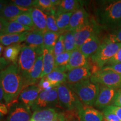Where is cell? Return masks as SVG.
Returning <instances> with one entry per match:
<instances>
[{"instance_id": "cell-17", "label": "cell", "mask_w": 121, "mask_h": 121, "mask_svg": "<svg viewBox=\"0 0 121 121\" xmlns=\"http://www.w3.org/2000/svg\"><path fill=\"white\" fill-rule=\"evenodd\" d=\"M86 66H90L87 61V58L85 57L78 49L73 50L71 52L69 61L66 66V70L69 71L72 69Z\"/></svg>"}, {"instance_id": "cell-19", "label": "cell", "mask_w": 121, "mask_h": 121, "mask_svg": "<svg viewBox=\"0 0 121 121\" xmlns=\"http://www.w3.org/2000/svg\"><path fill=\"white\" fill-rule=\"evenodd\" d=\"M31 15L35 30L43 33L47 31V15L43 11L36 7H33L31 10Z\"/></svg>"}, {"instance_id": "cell-46", "label": "cell", "mask_w": 121, "mask_h": 121, "mask_svg": "<svg viewBox=\"0 0 121 121\" xmlns=\"http://www.w3.org/2000/svg\"><path fill=\"white\" fill-rule=\"evenodd\" d=\"M8 22H9L6 19L0 16V33H1L4 31V28L7 26Z\"/></svg>"}, {"instance_id": "cell-40", "label": "cell", "mask_w": 121, "mask_h": 121, "mask_svg": "<svg viewBox=\"0 0 121 121\" xmlns=\"http://www.w3.org/2000/svg\"><path fill=\"white\" fill-rule=\"evenodd\" d=\"M103 70H108L116 73L121 74V63L107 65L101 69Z\"/></svg>"}, {"instance_id": "cell-2", "label": "cell", "mask_w": 121, "mask_h": 121, "mask_svg": "<svg viewBox=\"0 0 121 121\" xmlns=\"http://www.w3.org/2000/svg\"><path fill=\"white\" fill-rule=\"evenodd\" d=\"M95 15L96 22L102 29L113 31L121 28V0L102 1Z\"/></svg>"}, {"instance_id": "cell-22", "label": "cell", "mask_w": 121, "mask_h": 121, "mask_svg": "<svg viewBox=\"0 0 121 121\" xmlns=\"http://www.w3.org/2000/svg\"><path fill=\"white\" fill-rule=\"evenodd\" d=\"M66 67H59L54 68L51 73L45 76L47 79L49 80L54 87H57L60 84L66 83L67 73Z\"/></svg>"}, {"instance_id": "cell-20", "label": "cell", "mask_w": 121, "mask_h": 121, "mask_svg": "<svg viewBox=\"0 0 121 121\" xmlns=\"http://www.w3.org/2000/svg\"><path fill=\"white\" fill-rule=\"evenodd\" d=\"M101 43L98 36L94 35L87 39L78 49L86 58H88L96 52Z\"/></svg>"}, {"instance_id": "cell-49", "label": "cell", "mask_w": 121, "mask_h": 121, "mask_svg": "<svg viewBox=\"0 0 121 121\" xmlns=\"http://www.w3.org/2000/svg\"><path fill=\"white\" fill-rule=\"evenodd\" d=\"M7 4H8V2L7 1H0V13Z\"/></svg>"}, {"instance_id": "cell-50", "label": "cell", "mask_w": 121, "mask_h": 121, "mask_svg": "<svg viewBox=\"0 0 121 121\" xmlns=\"http://www.w3.org/2000/svg\"><path fill=\"white\" fill-rule=\"evenodd\" d=\"M3 100H4V91L1 87V85H0V102H1Z\"/></svg>"}, {"instance_id": "cell-38", "label": "cell", "mask_w": 121, "mask_h": 121, "mask_svg": "<svg viewBox=\"0 0 121 121\" xmlns=\"http://www.w3.org/2000/svg\"><path fill=\"white\" fill-rule=\"evenodd\" d=\"M105 40L115 43H121V28L112 31Z\"/></svg>"}, {"instance_id": "cell-32", "label": "cell", "mask_w": 121, "mask_h": 121, "mask_svg": "<svg viewBox=\"0 0 121 121\" xmlns=\"http://www.w3.org/2000/svg\"><path fill=\"white\" fill-rule=\"evenodd\" d=\"M72 14V13H69L55 15L57 25L60 31H66L69 25V20Z\"/></svg>"}, {"instance_id": "cell-45", "label": "cell", "mask_w": 121, "mask_h": 121, "mask_svg": "<svg viewBox=\"0 0 121 121\" xmlns=\"http://www.w3.org/2000/svg\"><path fill=\"white\" fill-rule=\"evenodd\" d=\"M112 105L117 106V107H121V89H118L116 93L113 104Z\"/></svg>"}, {"instance_id": "cell-51", "label": "cell", "mask_w": 121, "mask_h": 121, "mask_svg": "<svg viewBox=\"0 0 121 121\" xmlns=\"http://www.w3.org/2000/svg\"><path fill=\"white\" fill-rule=\"evenodd\" d=\"M4 46H3V45H2L1 43H0V57H1V56H2V53H4Z\"/></svg>"}, {"instance_id": "cell-12", "label": "cell", "mask_w": 121, "mask_h": 121, "mask_svg": "<svg viewBox=\"0 0 121 121\" xmlns=\"http://www.w3.org/2000/svg\"><path fill=\"white\" fill-rule=\"evenodd\" d=\"M40 92L41 89L39 84L32 85L24 87L17 99L18 102L31 108Z\"/></svg>"}, {"instance_id": "cell-34", "label": "cell", "mask_w": 121, "mask_h": 121, "mask_svg": "<svg viewBox=\"0 0 121 121\" xmlns=\"http://www.w3.org/2000/svg\"><path fill=\"white\" fill-rule=\"evenodd\" d=\"M47 29L48 31L61 33L57 25L55 13H49L47 15Z\"/></svg>"}, {"instance_id": "cell-35", "label": "cell", "mask_w": 121, "mask_h": 121, "mask_svg": "<svg viewBox=\"0 0 121 121\" xmlns=\"http://www.w3.org/2000/svg\"><path fill=\"white\" fill-rule=\"evenodd\" d=\"M70 52H65L62 54L55 57L54 62H55V68L59 67H66L69 62L70 57Z\"/></svg>"}, {"instance_id": "cell-14", "label": "cell", "mask_w": 121, "mask_h": 121, "mask_svg": "<svg viewBox=\"0 0 121 121\" xmlns=\"http://www.w3.org/2000/svg\"><path fill=\"white\" fill-rule=\"evenodd\" d=\"M93 74L90 66L72 69L67 72L66 84H73L84 80L90 79Z\"/></svg>"}, {"instance_id": "cell-13", "label": "cell", "mask_w": 121, "mask_h": 121, "mask_svg": "<svg viewBox=\"0 0 121 121\" xmlns=\"http://www.w3.org/2000/svg\"><path fill=\"white\" fill-rule=\"evenodd\" d=\"M43 71V57L37 56L34 66L25 76L22 78L24 87L32 85L37 84L39 78H40Z\"/></svg>"}, {"instance_id": "cell-39", "label": "cell", "mask_w": 121, "mask_h": 121, "mask_svg": "<svg viewBox=\"0 0 121 121\" xmlns=\"http://www.w3.org/2000/svg\"><path fill=\"white\" fill-rule=\"evenodd\" d=\"M38 84L40 89H41V91L43 90H49V89L53 88V87H54L53 85L50 82L49 80L47 79L45 77H44V78H41V80L39 81Z\"/></svg>"}, {"instance_id": "cell-10", "label": "cell", "mask_w": 121, "mask_h": 121, "mask_svg": "<svg viewBox=\"0 0 121 121\" xmlns=\"http://www.w3.org/2000/svg\"><path fill=\"white\" fill-rule=\"evenodd\" d=\"M7 105L9 109L6 121H30L32 113L29 107L18 102Z\"/></svg>"}, {"instance_id": "cell-9", "label": "cell", "mask_w": 121, "mask_h": 121, "mask_svg": "<svg viewBox=\"0 0 121 121\" xmlns=\"http://www.w3.org/2000/svg\"><path fill=\"white\" fill-rule=\"evenodd\" d=\"M58 104L57 87H53L49 90L42 91L31 107V110L34 112L42 109L52 108Z\"/></svg>"}, {"instance_id": "cell-15", "label": "cell", "mask_w": 121, "mask_h": 121, "mask_svg": "<svg viewBox=\"0 0 121 121\" xmlns=\"http://www.w3.org/2000/svg\"><path fill=\"white\" fill-rule=\"evenodd\" d=\"M90 19L88 13L81 7L72 13L66 31H74L78 29L87 23Z\"/></svg>"}, {"instance_id": "cell-11", "label": "cell", "mask_w": 121, "mask_h": 121, "mask_svg": "<svg viewBox=\"0 0 121 121\" xmlns=\"http://www.w3.org/2000/svg\"><path fill=\"white\" fill-rule=\"evenodd\" d=\"M117 89L99 85V92L94 106L100 109L113 104Z\"/></svg>"}, {"instance_id": "cell-28", "label": "cell", "mask_w": 121, "mask_h": 121, "mask_svg": "<svg viewBox=\"0 0 121 121\" xmlns=\"http://www.w3.org/2000/svg\"><path fill=\"white\" fill-rule=\"evenodd\" d=\"M31 30V28L25 26L16 22H9L7 26L1 33L4 34H20Z\"/></svg>"}, {"instance_id": "cell-1", "label": "cell", "mask_w": 121, "mask_h": 121, "mask_svg": "<svg viewBox=\"0 0 121 121\" xmlns=\"http://www.w3.org/2000/svg\"><path fill=\"white\" fill-rule=\"evenodd\" d=\"M0 85L6 104L16 102L24 88L23 80L17 62L11 63L0 72Z\"/></svg>"}, {"instance_id": "cell-41", "label": "cell", "mask_w": 121, "mask_h": 121, "mask_svg": "<svg viewBox=\"0 0 121 121\" xmlns=\"http://www.w3.org/2000/svg\"><path fill=\"white\" fill-rule=\"evenodd\" d=\"M104 110L114 113L121 121V107H117L114 105H110L104 109Z\"/></svg>"}, {"instance_id": "cell-42", "label": "cell", "mask_w": 121, "mask_h": 121, "mask_svg": "<svg viewBox=\"0 0 121 121\" xmlns=\"http://www.w3.org/2000/svg\"><path fill=\"white\" fill-rule=\"evenodd\" d=\"M67 111V113H65L68 121H81L78 116V112L76 111Z\"/></svg>"}, {"instance_id": "cell-37", "label": "cell", "mask_w": 121, "mask_h": 121, "mask_svg": "<svg viewBox=\"0 0 121 121\" xmlns=\"http://www.w3.org/2000/svg\"><path fill=\"white\" fill-rule=\"evenodd\" d=\"M65 52V49L64 43H63V34H61L59 37L55 45H54L53 54L54 57H57Z\"/></svg>"}, {"instance_id": "cell-24", "label": "cell", "mask_w": 121, "mask_h": 121, "mask_svg": "<svg viewBox=\"0 0 121 121\" xmlns=\"http://www.w3.org/2000/svg\"><path fill=\"white\" fill-rule=\"evenodd\" d=\"M58 112L53 108H48L35 110L32 113L30 121H52Z\"/></svg>"}, {"instance_id": "cell-16", "label": "cell", "mask_w": 121, "mask_h": 121, "mask_svg": "<svg viewBox=\"0 0 121 121\" xmlns=\"http://www.w3.org/2000/svg\"><path fill=\"white\" fill-rule=\"evenodd\" d=\"M43 33L36 30L33 31H28L25 40V44L35 50L38 56H42L43 54Z\"/></svg>"}, {"instance_id": "cell-43", "label": "cell", "mask_w": 121, "mask_h": 121, "mask_svg": "<svg viewBox=\"0 0 121 121\" xmlns=\"http://www.w3.org/2000/svg\"><path fill=\"white\" fill-rule=\"evenodd\" d=\"M118 63H121V47L118 49L117 53L114 54V56L109 60V62L106 64L105 66Z\"/></svg>"}, {"instance_id": "cell-8", "label": "cell", "mask_w": 121, "mask_h": 121, "mask_svg": "<svg viewBox=\"0 0 121 121\" xmlns=\"http://www.w3.org/2000/svg\"><path fill=\"white\" fill-rule=\"evenodd\" d=\"M37 56V52L34 48L26 44L22 45L17 62L22 78L32 69Z\"/></svg>"}, {"instance_id": "cell-25", "label": "cell", "mask_w": 121, "mask_h": 121, "mask_svg": "<svg viewBox=\"0 0 121 121\" xmlns=\"http://www.w3.org/2000/svg\"><path fill=\"white\" fill-rule=\"evenodd\" d=\"M31 10V9H26L21 7L9 3L0 13V16L6 19L7 21L10 20L24 13H26Z\"/></svg>"}, {"instance_id": "cell-4", "label": "cell", "mask_w": 121, "mask_h": 121, "mask_svg": "<svg viewBox=\"0 0 121 121\" xmlns=\"http://www.w3.org/2000/svg\"><path fill=\"white\" fill-rule=\"evenodd\" d=\"M121 47V43H115L104 40L96 52L91 56V60L98 67L102 69L114 56Z\"/></svg>"}, {"instance_id": "cell-48", "label": "cell", "mask_w": 121, "mask_h": 121, "mask_svg": "<svg viewBox=\"0 0 121 121\" xmlns=\"http://www.w3.org/2000/svg\"><path fill=\"white\" fill-rule=\"evenodd\" d=\"M52 121H66V114H65V113H58L57 117Z\"/></svg>"}, {"instance_id": "cell-18", "label": "cell", "mask_w": 121, "mask_h": 121, "mask_svg": "<svg viewBox=\"0 0 121 121\" xmlns=\"http://www.w3.org/2000/svg\"><path fill=\"white\" fill-rule=\"evenodd\" d=\"M81 121H103V112L90 106L84 105L78 112Z\"/></svg>"}, {"instance_id": "cell-52", "label": "cell", "mask_w": 121, "mask_h": 121, "mask_svg": "<svg viewBox=\"0 0 121 121\" xmlns=\"http://www.w3.org/2000/svg\"><path fill=\"white\" fill-rule=\"evenodd\" d=\"M103 121H106V120H103Z\"/></svg>"}, {"instance_id": "cell-31", "label": "cell", "mask_w": 121, "mask_h": 121, "mask_svg": "<svg viewBox=\"0 0 121 121\" xmlns=\"http://www.w3.org/2000/svg\"><path fill=\"white\" fill-rule=\"evenodd\" d=\"M63 35L65 52H71L76 48L75 37L73 31H66L62 33Z\"/></svg>"}, {"instance_id": "cell-27", "label": "cell", "mask_w": 121, "mask_h": 121, "mask_svg": "<svg viewBox=\"0 0 121 121\" xmlns=\"http://www.w3.org/2000/svg\"><path fill=\"white\" fill-rule=\"evenodd\" d=\"M22 45L20 43L14 44L7 46L4 48V58L10 63H16L19 57Z\"/></svg>"}, {"instance_id": "cell-6", "label": "cell", "mask_w": 121, "mask_h": 121, "mask_svg": "<svg viewBox=\"0 0 121 121\" xmlns=\"http://www.w3.org/2000/svg\"><path fill=\"white\" fill-rule=\"evenodd\" d=\"M90 80L95 84L117 90L121 89V74L110 71L99 69L91 75Z\"/></svg>"}, {"instance_id": "cell-44", "label": "cell", "mask_w": 121, "mask_h": 121, "mask_svg": "<svg viewBox=\"0 0 121 121\" xmlns=\"http://www.w3.org/2000/svg\"><path fill=\"white\" fill-rule=\"evenodd\" d=\"M9 108L6 104L0 102V121H4V118L8 114Z\"/></svg>"}, {"instance_id": "cell-33", "label": "cell", "mask_w": 121, "mask_h": 121, "mask_svg": "<svg viewBox=\"0 0 121 121\" xmlns=\"http://www.w3.org/2000/svg\"><path fill=\"white\" fill-rule=\"evenodd\" d=\"M31 10L28 12H26V13L18 15L13 19L10 20L9 22H16L22 24V25H25V26L33 28H34V24H33L32 18H31Z\"/></svg>"}, {"instance_id": "cell-7", "label": "cell", "mask_w": 121, "mask_h": 121, "mask_svg": "<svg viewBox=\"0 0 121 121\" xmlns=\"http://www.w3.org/2000/svg\"><path fill=\"white\" fill-rule=\"evenodd\" d=\"M102 29L96 20L90 19L84 26L73 31L77 49H78L89 38L98 35Z\"/></svg>"}, {"instance_id": "cell-21", "label": "cell", "mask_w": 121, "mask_h": 121, "mask_svg": "<svg viewBox=\"0 0 121 121\" xmlns=\"http://www.w3.org/2000/svg\"><path fill=\"white\" fill-rule=\"evenodd\" d=\"M42 57H43V71L40 78L48 75L55 68V62H54L55 57L54 56L53 51L44 48Z\"/></svg>"}, {"instance_id": "cell-26", "label": "cell", "mask_w": 121, "mask_h": 121, "mask_svg": "<svg viewBox=\"0 0 121 121\" xmlns=\"http://www.w3.org/2000/svg\"><path fill=\"white\" fill-rule=\"evenodd\" d=\"M28 31L20 34H4L0 33V43L5 46L25 42Z\"/></svg>"}, {"instance_id": "cell-23", "label": "cell", "mask_w": 121, "mask_h": 121, "mask_svg": "<svg viewBox=\"0 0 121 121\" xmlns=\"http://www.w3.org/2000/svg\"><path fill=\"white\" fill-rule=\"evenodd\" d=\"M82 2L77 0H62L56 7L55 15L62 13H73L82 7Z\"/></svg>"}, {"instance_id": "cell-36", "label": "cell", "mask_w": 121, "mask_h": 121, "mask_svg": "<svg viewBox=\"0 0 121 121\" xmlns=\"http://www.w3.org/2000/svg\"><path fill=\"white\" fill-rule=\"evenodd\" d=\"M37 0H12L11 4L21 7L26 9H32L36 7Z\"/></svg>"}, {"instance_id": "cell-47", "label": "cell", "mask_w": 121, "mask_h": 121, "mask_svg": "<svg viewBox=\"0 0 121 121\" xmlns=\"http://www.w3.org/2000/svg\"><path fill=\"white\" fill-rule=\"evenodd\" d=\"M10 62L4 59V57H0V72L6 68L9 65H10Z\"/></svg>"}, {"instance_id": "cell-5", "label": "cell", "mask_w": 121, "mask_h": 121, "mask_svg": "<svg viewBox=\"0 0 121 121\" xmlns=\"http://www.w3.org/2000/svg\"><path fill=\"white\" fill-rule=\"evenodd\" d=\"M57 93L59 104L68 111L78 112L84 105L66 84H60L57 87Z\"/></svg>"}, {"instance_id": "cell-29", "label": "cell", "mask_w": 121, "mask_h": 121, "mask_svg": "<svg viewBox=\"0 0 121 121\" xmlns=\"http://www.w3.org/2000/svg\"><path fill=\"white\" fill-rule=\"evenodd\" d=\"M62 33L46 31L43 33L44 48L53 51L56 43Z\"/></svg>"}, {"instance_id": "cell-30", "label": "cell", "mask_w": 121, "mask_h": 121, "mask_svg": "<svg viewBox=\"0 0 121 121\" xmlns=\"http://www.w3.org/2000/svg\"><path fill=\"white\" fill-rule=\"evenodd\" d=\"M60 1L53 0H37L36 7L42 11L49 12V13H55L56 7Z\"/></svg>"}, {"instance_id": "cell-3", "label": "cell", "mask_w": 121, "mask_h": 121, "mask_svg": "<svg viewBox=\"0 0 121 121\" xmlns=\"http://www.w3.org/2000/svg\"><path fill=\"white\" fill-rule=\"evenodd\" d=\"M66 84L76 94L83 105H94L99 92V84H95L90 79L73 84Z\"/></svg>"}]
</instances>
